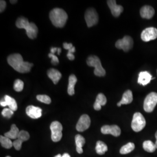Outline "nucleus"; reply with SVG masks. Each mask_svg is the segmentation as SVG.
Returning <instances> with one entry per match:
<instances>
[{
	"mask_svg": "<svg viewBox=\"0 0 157 157\" xmlns=\"http://www.w3.org/2000/svg\"><path fill=\"white\" fill-rule=\"evenodd\" d=\"M7 62L15 71L21 73H28L33 66L32 63L25 62L22 56L17 53L9 56L7 58Z\"/></svg>",
	"mask_w": 157,
	"mask_h": 157,
	"instance_id": "obj_1",
	"label": "nucleus"
},
{
	"mask_svg": "<svg viewBox=\"0 0 157 157\" xmlns=\"http://www.w3.org/2000/svg\"><path fill=\"white\" fill-rule=\"evenodd\" d=\"M51 21L56 28H63L67 21V14L61 8H56L51 11L49 14Z\"/></svg>",
	"mask_w": 157,
	"mask_h": 157,
	"instance_id": "obj_2",
	"label": "nucleus"
},
{
	"mask_svg": "<svg viewBox=\"0 0 157 157\" xmlns=\"http://www.w3.org/2000/svg\"><path fill=\"white\" fill-rule=\"evenodd\" d=\"M16 26L19 29H25L29 38L34 39L38 34V28L35 23L29 22L28 19L25 17H19L16 21Z\"/></svg>",
	"mask_w": 157,
	"mask_h": 157,
	"instance_id": "obj_3",
	"label": "nucleus"
},
{
	"mask_svg": "<svg viewBox=\"0 0 157 157\" xmlns=\"http://www.w3.org/2000/svg\"><path fill=\"white\" fill-rule=\"evenodd\" d=\"M87 65L89 67H94V73L95 76L101 77L104 76L106 74L105 70L102 67L101 65V61L100 58L96 56H89L86 61Z\"/></svg>",
	"mask_w": 157,
	"mask_h": 157,
	"instance_id": "obj_4",
	"label": "nucleus"
},
{
	"mask_svg": "<svg viewBox=\"0 0 157 157\" xmlns=\"http://www.w3.org/2000/svg\"><path fill=\"white\" fill-rule=\"evenodd\" d=\"M146 119L140 112H136L133 115L132 122V128L136 132H140L146 126Z\"/></svg>",
	"mask_w": 157,
	"mask_h": 157,
	"instance_id": "obj_5",
	"label": "nucleus"
},
{
	"mask_svg": "<svg viewBox=\"0 0 157 157\" xmlns=\"http://www.w3.org/2000/svg\"><path fill=\"white\" fill-rule=\"evenodd\" d=\"M157 104V93L151 92L147 95L144 101V109L147 112H151L154 111Z\"/></svg>",
	"mask_w": 157,
	"mask_h": 157,
	"instance_id": "obj_6",
	"label": "nucleus"
},
{
	"mask_svg": "<svg viewBox=\"0 0 157 157\" xmlns=\"http://www.w3.org/2000/svg\"><path fill=\"white\" fill-rule=\"evenodd\" d=\"M51 139L54 142L61 140L62 137V128L61 124L58 121L52 122L50 125Z\"/></svg>",
	"mask_w": 157,
	"mask_h": 157,
	"instance_id": "obj_7",
	"label": "nucleus"
},
{
	"mask_svg": "<svg viewBox=\"0 0 157 157\" xmlns=\"http://www.w3.org/2000/svg\"><path fill=\"white\" fill-rule=\"evenodd\" d=\"M84 18L89 28L94 26L98 22V15L95 9L93 8H90L86 10Z\"/></svg>",
	"mask_w": 157,
	"mask_h": 157,
	"instance_id": "obj_8",
	"label": "nucleus"
},
{
	"mask_svg": "<svg viewBox=\"0 0 157 157\" xmlns=\"http://www.w3.org/2000/svg\"><path fill=\"white\" fill-rule=\"evenodd\" d=\"M133 46V40L129 36H125L122 39L118 40L115 43V47L119 50H123L128 52L132 48Z\"/></svg>",
	"mask_w": 157,
	"mask_h": 157,
	"instance_id": "obj_9",
	"label": "nucleus"
},
{
	"mask_svg": "<svg viewBox=\"0 0 157 157\" xmlns=\"http://www.w3.org/2000/svg\"><path fill=\"white\" fill-rule=\"evenodd\" d=\"M141 38L145 42L156 39L157 38V29L153 27L146 28L142 32Z\"/></svg>",
	"mask_w": 157,
	"mask_h": 157,
	"instance_id": "obj_10",
	"label": "nucleus"
},
{
	"mask_svg": "<svg viewBox=\"0 0 157 157\" xmlns=\"http://www.w3.org/2000/svg\"><path fill=\"white\" fill-rule=\"evenodd\" d=\"M91 124V119L88 115L84 114L80 117L76 124V128L78 132H84L89 129Z\"/></svg>",
	"mask_w": 157,
	"mask_h": 157,
	"instance_id": "obj_11",
	"label": "nucleus"
},
{
	"mask_svg": "<svg viewBox=\"0 0 157 157\" xmlns=\"http://www.w3.org/2000/svg\"><path fill=\"white\" fill-rule=\"evenodd\" d=\"M101 133L104 135H112L115 137L121 135V130L117 125H104L101 129Z\"/></svg>",
	"mask_w": 157,
	"mask_h": 157,
	"instance_id": "obj_12",
	"label": "nucleus"
},
{
	"mask_svg": "<svg viewBox=\"0 0 157 157\" xmlns=\"http://www.w3.org/2000/svg\"><path fill=\"white\" fill-rule=\"evenodd\" d=\"M107 4L113 17H119L121 13L124 11L123 6L117 5L115 0H108L107 1Z\"/></svg>",
	"mask_w": 157,
	"mask_h": 157,
	"instance_id": "obj_13",
	"label": "nucleus"
},
{
	"mask_svg": "<svg viewBox=\"0 0 157 157\" xmlns=\"http://www.w3.org/2000/svg\"><path fill=\"white\" fill-rule=\"evenodd\" d=\"M26 114L32 119H38L42 115V109L39 107L29 105L26 109Z\"/></svg>",
	"mask_w": 157,
	"mask_h": 157,
	"instance_id": "obj_14",
	"label": "nucleus"
},
{
	"mask_svg": "<svg viewBox=\"0 0 157 157\" xmlns=\"http://www.w3.org/2000/svg\"><path fill=\"white\" fill-rule=\"evenodd\" d=\"M140 13L142 18L150 19L154 15L155 10L151 6H144L141 7Z\"/></svg>",
	"mask_w": 157,
	"mask_h": 157,
	"instance_id": "obj_15",
	"label": "nucleus"
},
{
	"mask_svg": "<svg viewBox=\"0 0 157 157\" xmlns=\"http://www.w3.org/2000/svg\"><path fill=\"white\" fill-rule=\"evenodd\" d=\"M152 76L150 73L147 71L141 72L139 75V78L137 80V82L139 84L146 86L150 83L152 80Z\"/></svg>",
	"mask_w": 157,
	"mask_h": 157,
	"instance_id": "obj_16",
	"label": "nucleus"
},
{
	"mask_svg": "<svg viewBox=\"0 0 157 157\" xmlns=\"http://www.w3.org/2000/svg\"><path fill=\"white\" fill-rule=\"evenodd\" d=\"M47 75L48 78L52 81L54 84H56L58 83L59 80L62 78V74L56 69L51 68L47 71Z\"/></svg>",
	"mask_w": 157,
	"mask_h": 157,
	"instance_id": "obj_17",
	"label": "nucleus"
},
{
	"mask_svg": "<svg viewBox=\"0 0 157 157\" xmlns=\"http://www.w3.org/2000/svg\"><path fill=\"white\" fill-rule=\"evenodd\" d=\"M107 98L102 93H100L97 96L95 102L94 104V108L96 111H100L101 106H104L107 103Z\"/></svg>",
	"mask_w": 157,
	"mask_h": 157,
	"instance_id": "obj_18",
	"label": "nucleus"
},
{
	"mask_svg": "<svg viewBox=\"0 0 157 157\" xmlns=\"http://www.w3.org/2000/svg\"><path fill=\"white\" fill-rule=\"evenodd\" d=\"M133 101V94L131 90H126L122 95L121 100L117 104L118 107H121V105H126L130 104Z\"/></svg>",
	"mask_w": 157,
	"mask_h": 157,
	"instance_id": "obj_19",
	"label": "nucleus"
},
{
	"mask_svg": "<svg viewBox=\"0 0 157 157\" xmlns=\"http://www.w3.org/2000/svg\"><path fill=\"white\" fill-rule=\"evenodd\" d=\"M78 79L75 75H70L69 78V84L67 87V93L70 95H74L75 94V86L77 83Z\"/></svg>",
	"mask_w": 157,
	"mask_h": 157,
	"instance_id": "obj_20",
	"label": "nucleus"
},
{
	"mask_svg": "<svg viewBox=\"0 0 157 157\" xmlns=\"http://www.w3.org/2000/svg\"><path fill=\"white\" fill-rule=\"evenodd\" d=\"M75 142H76V151L78 154H82L83 152L82 147L84 146L86 143L85 139L82 135H76Z\"/></svg>",
	"mask_w": 157,
	"mask_h": 157,
	"instance_id": "obj_21",
	"label": "nucleus"
},
{
	"mask_svg": "<svg viewBox=\"0 0 157 157\" xmlns=\"http://www.w3.org/2000/svg\"><path fill=\"white\" fill-rule=\"evenodd\" d=\"M19 130L17 126L15 124L11 125V128L10 131L6 132L4 134V136L10 139H16L17 140L19 133Z\"/></svg>",
	"mask_w": 157,
	"mask_h": 157,
	"instance_id": "obj_22",
	"label": "nucleus"
},
{
	"mask_svg": "<svg viewBox=\"0 0 157 157\" xmlns=\"http://www.w3.org/2000/svg\"><path fill=\"white\" fill-rule=\"evenodd\" d=\"M4 101H6L7 106L9 107L13 111H16L17 109V105L15 100L9 95H6L4 97Z\"/></svg>",
	"mask_w": 157,
	"mask_h": 157,
	"instance_id": "obj_23",
	"label": "nucleus"
},
{
	"mask_svg": "<svg viewBox=\"0 0 157 157\" xmlns=\"http://www.w3.org/2000/svg\"><path fill=\"white\" fill-rule=\"evenodd\" d=\"M95 150L98 154L103 155L108 151V147L107 145L101 141H98L96 144Z\"/></svg>",
	"mask_w": 157,
	"mask_h": 157,
	"instance_id": "obj_24",
	"label": "nucleus"
},
{
	"mask_svg": "<svg viewBox=\"0 0 157 157\" xmlns=\"http://www.w3.org/2000/svg\"><path fill=\"white\" fill-rule=\"evenodd\" d=\"M143 147L144 150L148 152H153L157 149L155 144L150 140L145 141L143 143Z\"/></svg>",
	"mask_w": 157,
	"mask_h": 157,
	"instance_id": "obj_25",
	"label": "nucleus"
},
{
	"mask_svg": "<svg viewBox=\"0 0 157 157\" xmlns=\"http://www.w3.org/2000/svg\"><path fill=\"white\" fill-rule=\"evenodd\" d=\"M0 143L1 145L6 149H10L13 146V142L11 140L6 136H0Z\"/></svg>",
	"mask_w": 157,
	"mask_h": 157,
	"instance_id": "obj_26",
	"label": "nucleus"
},
{
	"mask_svg": "<svg viewBox=\"0 0 157 157\" xmlns=\"http://www.w3.org/2000/svg\"><path fill=\"white\" fill-rule=\"evenodd\" d=\"M135 148V145L133 143H128L126 145L123 146L121 150L120 153L121 154H127L133 151Z\"/></svg>",
	"mask_w": 157,
	"mask_h": 157,
	"instance_id": "obj_27",
	"label": "nucleus"
},
{
	"mask_svg": "<svg viewBox=\"0 0 157 157\" xmlns=\"http://www.w3.org/2000/svg\"><path fill=\"white\" fill-rule=\"evenodd\" d=\"M24 87V83L20 79H17L13 84V89L17 92L22 91Z\"/></svg>",
	"mask_w": 157,
	"mask_h": 157,
	"instance_id": "obj_28",
	"label": "nucleus"
},
{
	"mask_svg": "<svg viewBox=\"0 0 157 157\" xmlns=\"http://www.w3.org/2000/svg\"><path fill=\"white\" fill-rule=\"evenodd\" d=\"M29 138H30V135L27 131L21 130L19 132V133L18 137H17L18 139L22 141L23 142V141L28 140Z\"/></svg>",
	"mask_w": 157,
	"mask_h": 157,
	"instance_id": "obj_29",
	"label": "nucleus"
},
{
	"mask_svg": "<svg viewBox=\"0 0 157 157\" xmlns=\"http://www.w3.org/2000/svg\"><path fill=\"white\" fill-rule=\"evenodd\" d=\"M36 98L38 101L43 102L46 104H50L51 102V99L49 96L47 95H37Z\"/></svg>",
	"mask_w": 157,
	"mask_h": 157,
	"instance_id": "obj_30",
	"label": "nucleus"
},
{
	"mask_svg": "<svg viewBox=\"0 0 157 157\" xmlns=\"http://www.w3.org/2000/svg\"><path fill=\"white\" fill-rule=\"evenodd\" d=\"M13 112L10 108H4L2 111V115L4 117L10 119L13 115Z\"/></svg>",
	"mask_w": 157,
	"mask_h": 157,
	"instance_id": "obj_31",
	"label": "nucleus"
},
{
	"mask_svg": "<svg viewBox=\"0 0 157 157\" xmlns=\"http://www.w3.org/2000/svg\"><path fill=\"white\" fill-rule=\"evenodd\" d=\"M22 141L17 139V140L14 141L13 142V146L17 150H20L22 148Z\"/></svg>",
	"mask_w": 157,
	"mask_h": 157,
	"instance_id": "obj_32",
	"label": "nucleus"
},
{
	"mask_svg": "<svg viewBox=\"0 0 157 157\" xmlns=\"http://www.w3.org/2000/svg\"><path fill=\"white\" fill-rule=\"evenodd\" d=\"M48 56L51 58V63L53 65H56L59 63V59L55 54L50 53L48 54Z\"/></svg>",
	"mask_w": 157,
	"mask_h": 157,
	"instance_id": "obj_33",
	"label": "nucleus"
},
{
	"mask_svg": "<svg viewBox=\"0 0 157 157\" xmlns=\"http://www.w3.org/2000/svg\"><path fill=\"white\" fill-rule=\"evenodd\" d=\"M76 49L75 47H73L71 49H70L69 50H68V52L67 54V57L68 59L71 61H73L75 59V56L73 55V53L75 52Z\"/></svg>",
	"mask_w": 157,
	"mask_h": 157,
	"instance_id": "obj_34",
	"label": "nucleus"
},
{
	"mask_svg": "<svg viewBox=\"0 0 157 157\" xmlns=\"http://www.w3.org/2000/svg\"><path fill=\"white\" fill-rule=\"evenodd\" d=\"M6 7V2L4 0L0 1V12L2 13L5 10Z\"/></svg>",
	"mask_w": 157,
	"mask_h": 157,
	"instance_id": "obj_35",
	"label": "nucleus"
},
{
	"mask_svg": "<svg viewBox=\"0 0 157 157\" xmlns=\"http://www.w3.org/2000/svg\"><path fill=\"white\" fill-rule=\"evenodd\" d=\"M63 48L67 50H69L73 47V44L72 43H64L63 44Z\"/></svg>",
	"mask_w": 157,
	"mask_h": 157,
	"instance_id": "obj_36",
	"label": "nucleus"
},
{
	"mask_svg": "<svg viewBox=\"0 0 157 157\" xmlns=\"http://www.w3.org/2000/svg\"><path fill=\"white\" fill-rule=\"evenodd\" d=\"M58 48H56V47H52V48H51V53L54 54L56 52V51H58Z\"/></svg>",
	"mask_w": 157,
	"mask_h": 157,
	"instance_id": "obj_37",
	"label": "nucleus"
},
{
	"mask_svg": "<svg viewBox=\"0 0 157 157\" xmlns=\"http://www.w3.org/2000/svg\"><path fill=\"white\" fill-rule=\"evenodd\" d=\"M0 104H1V106L2 107H6L7 106V104L6 103V102L5 101H1L0 102Z\"/></svg>",
	"mask_w": 157,
	"mask_h": 157,
	"instance_id": "obj_38",
	"label": "nucleus"
},
{
	"mask_svg": "<svg viewBox=\"0 0 157 157\" xmlns=\"http://www.w3.org/2000/svg\"><path fill=\"white\" fill-rule=\"evenodd\" d=\"M62 157H71V156H70V155H69V154L65 153V154H63L62 155Z\"/></svg>",
	"mask_w": 157,
	"mask_h": 157,
	"instance_id": "obj_39",
	"label": "nucleus"
},
{
	"mask_svg": "<svg viewBox=\"0 0 157 157\" xmlns=\"http://www.w3.org/2000/svg\"><path fill=\"white\" fill-rule=\"evenodd\" d=\"M61 52V48H58V51H57L58 54V55H60Z\"/></svg>",
	"mask_w": 157,
	"mask_h": 157,
	"instance_id": "obj_40",
	"label": "nucleus"
},
{
	"mask_svg": "<svg viewBox=\"0 0 157 157\" xmlns=\"http://www.w3.org/2000/svg\"><path fill=\"white\" fill-rule=\"evenodd\" d=\"M155 138H156V142H155V146H156V147H157V132H156V133H155Z\"/></svg>",
	"mask_w": 157,
	"mask_h": 157,
	"instance_id": "obj_41",
	"label": "nucleus"
},
{
	"mask_svg": "<svg viewBox=\"0 0 157 157\" xmlns=\"http://www.w3.org/2000/svg\"><path fill=\"white\" fill-rule=\"evenodd\" d=\"M10 2H11V4H15V3H17V0H15V1H10Z\"/></svg>",
	"mask_w": 157,
	"mask_h": 157,
	"instance_id": "obj_42",
	"label": "nucleus"
},
{
	"mask_svg": "<svg viewBox=\"0 0 157 157\" xmlns=\"http://www.w3.org/2000/svg\"><path fill=\"white\" fill-rule=\"evenodd\" d=\"M62 157V155L61 154H58V155H56V157Z\"/></svg>",
	"mask_w": 157,
	"mask_h": 157,
	"instance_id": "obj_43",
	"label": "nucleus"
},
{
	"mask_svg": "<svg viewBox=\"0 0 157 157\" xmlns=\"http://www.w3.org/2000/svg\"><path fill=\"white\" fill-rule=\"evenodd\" d=\"M10 157V156H7V157Z\"/></svg>",
	"mask_w": 157,
	"mask_h": 157,
	"instance_id": "obj_44",
	"label": "nucleus"
}]
</instances>
